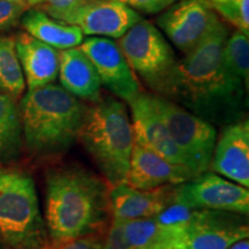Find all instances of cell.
Returning <instances> with one entry per match:
<instances>
[{"instance_id":"obj_31","label":"cell","mask_w":249,"mask_h":249,"mask_svg":"<svg viewBox=\"0 0 249 249\" xmlns=\"http://www.w3.org/2000/svg\"><path fill=\"white\" fill-rule=\"evenodd\" d=\"M24 1H27V0H24Z\"/></svg>"},{"instance_id":"obj_3","label":"cell","mask_w":249,"mask_h":249,"mask_svg":"<svg viewBox=\"0 0 249 249\" xmlns=\"http://www.w3.org/2000/svg\"><path fill=\"white\" fill-rule=\"evenodd\" d=\"M87 111L81 99L54 83L28 91L18 108L28 149L42 156L68 150L79 139Z\"/></svg>"},{"instance_id":"obj_18","label":"cell","mask_w":249,"mask_h":249,"mask_svg":"<svg viewBox=\"0 0 249 249\" xmlns=\"http://www.w3.org/2000/svg\"><path fill=\"white\" fill-rule=\"evenodd\" d=\"M61 87L76 98L97 103L102 98L101 81L90 59L80 48L59 52Z\"/></svg>"},{"instance_id":"obj_26","label":"cell","mask_w":249,"mask_h":249,"mask_svg":"<svg viewBox=\"0 0 249 249\" xmlns=\"http://www.w3.org/2000/svg\"><path fill=\"white\" fill-rule=\"evenodd\" d=\"M134 11L145 14L160 13L180 0H118Z\"/></svg>"},{"instance_id":"obj_15","label":"cell","mask_w":249,"mask_h":249,"mask_svg":"<svg viewBox=\"0 0 249 249\" xmlns=\"http://www.w3.org/2000/svg\"><path fill=\"white\" fill-rule=\"evenodd\" d=\"M191 170L171 163L150 149L134 142L127 185L136 189H154L166 185H179L195 178Z\"/></svg>"},{"instance_id":"obj_12","label":"cell","mask_w":249,"mask_h":249,"mask_svg":"<svg viewBox=\"0 0 249 249\" xmlns=\"http://www.w3.org/2000/svg\"><path fill=\"white\" fill-rule=\"evenodd\" d=\"M95 67L104 86L127 103L141 92L138 80L117 43L103 37H88L79 45Z\"/></svg>"},{"instance_id":"obj_16","label":"cell","mask_w":249,"mask_h":249,"mask_svg":"<svg viewBox=\"0 0 249 249\" xmlns=\"http://www.w3.org/2000/svg\"><path fill=\"white\" fill-rule=\"evenodd\" d=\"M177 185L154 189H136L127 185L111 186L110 203L112 219L134 220L154 218L174 202Z\"/></svg>"},{"instance_id":"obj_28","label":"cell","mask_w":249,"mask_h":249,"mask_svg":"<svg viewBox=\"0 0 249 249\" xmlns=\"http://www.w3.org/2000/svg\"><path fill=\"white\" fill-rule=\"evenodd\" d=\"M227 249H249L248 239H242V240L235 242V244H233L231 247Z\"/></svg>"},{"instance_id":"obj_19","label":"cell","mask_w":249,"mask_h":249,"mask_svg":"<svg viewBox=\"0 0 249 249\" xmlns=\"http://www.w3.org/2000/svg\"><path fill=\"white\" fill-rule=\"evenodd\" d=\"M27 34L55 50L77 48L83 42V34L75 26L50 18L39 8H30L21 17Z\"/></svg>"},{"instance_id":"obj_6","label":"cell","mask_w":249,"mask_h":249,"mask_svg":"<svg viewBox=\"0 0 249 249\" xmlns=\"http://www.w3.org/2000/svg\"><path fill=\"white\" fill-rule=\"evenodd\" d=\"M150 97L171 139L185 157L188 169L196 177L208 172L217 141L213 124L170 99L158 95H150Z\"/></svg>"},{"instance_id":"obj_10","label":"cell","mask_w":249,"mask_h":249,"mask_svg":"<svg viewBox=\"0 0 249 249\" xmlns=\"http://www.w3.org/2000/svg\"><path fill=\"white\" fill-rule=\"evenodd\" d=\"M156 21L171 42L185 53L197 48L223 22L207 0H180Z\"/></svg>"},{"instance_id":"obj_25","label":"cell","mask_w":249,"mask_h":249,"mask_svg":"<svg viewBox=\"0 0 249 249\" xmlns=\"http://www.w3.org/2000/svg\"><path fill=\"white\" fill-rule=\"evenodd\" d=\"M104 234L87 235L82 238L71 239V240L51 244L49 242L45 247L40 249H103L104 247Z\"/></svg>"},{"instance_id":"obj_8","label":"cell","mask_w":249,"mask_h":249,"mask_svg":"<svg viewBox=\"0 0 249 249\" xmlns=\"http://www.w3.org/2000/svg\"><path fill=\"white\" fill-rule=\"evenodd\" d=\"M133 71L151 87L173 66L176 55L161 33L150 21L130 27L117 43Z\"/></svg>"},{"instance_id":"obj_24","label":"cell","mask_w":249,"mask_h":249,"mask_svg":"<svg viewBox=\"0 0 249 249\" xmlns=\"http://www.w3.org/2000/svg\"><path fill=\"white\" fill-rule=\"evenodd\" d=\"M27 8L24 0H0V33L15 26Z\"/></svg>"},{"instance_id":"obj_14","label":"cell","mask_w":249,"mask_h":249,"mask_svg":"<svg viewBox=\"0 0 249 249\" xmlns=\"http://www.w3.org/2000/svg\"><path fill=\"white\" fill-rule=\"evenodd\" d=\"M226 179L249 187V123L239 120L224 127L214 144L210 167Z\"/></svg>"},{"instance_id":"obj_11","label":"cell","mask_w":249,"mask_h":249,"mask_svg":"<svg viewBox=\"0 0 249 249\" xmlns=\"http://www.w3.org/2000/svg\"><path fill=\"white\" fill-rule=\"evenodd\" d=\"M248 235L247 218L242 214L194 209L185 224V239L180 249H227L248 239Z\"/></svg>"},{"instance_id":"obj_27","label":"cell","mask_w":249,"mask_h":249,"mask_svg":"<svg viewBox=\"0 0 249 249\" xmlns=\"http://www.w3.org/2000/svg\"><path fill=\"white\" fill-rule=\"evenodd\" d=\"M76 0H27L28 7L44 8V7H64Z\"/></svg>"},{"instance_id":"obj_17","label":"cell","mask_w":249,"mask_h":249,"mask_svg":"<svg viewBox=\"0 0 249 249\" xmlns=\"http://www.w3.org/2000/svg\"><path fill=\"white\" fill-rule=\"evenodd\" d=\"M15 49L28 90L53 83L59 73V52L27 33L15 37Z\"/></svg>"},{"instance_id":"obj_29","label":"cell","mask_w":249,"mask_h":249,"mask_svg":"<svg viewBox=\"0 0 249 249\" xmlns=\"http://www.w3.org/2000/svg\"><path fill=\"white\" fill-rule=\"evenodd\" d=\"M209 4H223V2L229 1V0H207Z\"/></svg>"},{"instance_id":"obj_13","label":"cell","mask_w":249,"mask_h":249,"mask_svg":"<svg viewBox=\"0 0 249 249\" xmlns=\"http://www.w3.org/2000/svg\"><path fill=\"white\" fill-rule=\"evenodd\" d=\"M128 104L132 111L134 142L150 149L171 163L188 169L185 157L174 144L164 123L156 112L150 95L140 92Z\"/></svg>"},{"instance_id":"obj_5","label":"cell","mask_w":249,"mask_h":249,"mask_svg":"<svg viewBox=\"0 0 249 249\" xmlns=\"http://www.w3.org/2000/svg\"><path fill=\"white\" fill-rule=\"evenodd\" d=\"M0 239L9 249H40L49 244L33 177L0 169Z\"/></svg>"},{"instance_id":"obj_20","label":"cell","mask_w":249,"mask_h":249,"mask_svg":"<svg viewBox=\"0 0 249 249\" xmlns=\"http://www.w3.org/2000/svg\"><path fill=\"white\" fill-rule=\"evenodd\" d=\"M24 88L26 80L15 49V39L0 37V92L17 101L21 98Z\"/></svg>"},{"instance_id":"obj_4","label":"cell","mask_w":249,"mask_h":249,"mask_svg":"<svg viewBox=\"0 0 249 249\" xmlns=\"http://www.w3.org/2000/svg\"><path fill=\"white\" fill-rule=\"evenodd\" d=\"M79 140L111 186L126 182L134 133L123 102L107 97L88 107Z\"/></svg>"},{"instance_id":"obj_9","label":"cell","mask_w":249,"mask_h":249,"mask_svg":"<svg viewBox=\"0 0 249 249\" xmlns=\"http://www.w3.org/2000/svg\"><path fill=\"white\" fill-rule=\"evenodd\" d=\"M174 202L189 209L227 211L248 216V188L214 173L204 172L176 186Z\"/></svg>"},{"instance_id":"obj_1","label":"cell","mask_w":249,"mask_h":249,"mask_svg":"<svg viewBox=\"0 0 249 249\" xmlns=\"http://www.w3.org/2000/svg\"><path fill=\"white\" fill-rule=\"evenodd\" d=\"M227 37L229 30L222 22L150 89L211 124L226 126L242 120L247 107L245 82L233 76L222 60Z\"/></svg>"},{"instance_id":"obj_2","label":"cell","mask_w":249,"mask_h":249,"mask_svg":"<svg viewBox=\"0 0 249 249\" xmlns=\"http://www.w3.org/2000/svg\"><path fill=\"white\" fill-rule=\"evenodd\" d=\"M111 185L91 171L67 165L45 180V226L49 242L104 234L112 220Z\"/></svg>"},{"instance_id":"obj_30","label":"cell","mask_w":249,"mask_h":249,"mask_svg":"<svg viewBox=\"0 0 249 249\" xmlns=\"http://www.w3.org/2000/svg\"><path fill=\"white\" fill-rule=\"evenodd\" d=\"M0 249H7V247H6L4 242L1 241V239H0Z\"/></svg>"},{"instance_id":"obj_22","label":"cell","mask_w":249,"mask_h":249,"mask_svg":"<svg viewBox=\"0 0 249 249\" xmlns=\"http://www.w3.org/2000/svg\"><path fill=\"white\" fill-rule=\"evenodd\" d=\"M222 60L224 66L233 76L247 85L249 75V40L247 34L236 29L227 37L223 46Z\"/></svg>"},{"instance_id":"obj_21","label":"cell","mask_w":249,"mask_h":249,"mask_svg":"<svg viewBox=\"0 0 249 249\" xmlns=\"http://www.w3.org/2000/svg\"><path fill=\"white\" fill-rule=\"evenodd\" d=\"M20 112L9 96L0 92V157L12 158L21 147Z\"/></svg>"},{"instance_id":"obj_7","label":"cell","mask_w":249,"mask_h":249,"mask_svg":"<svg viewBox=\"0 0 249 249\" xmlns=\"http://www.w3.org/2000/svg\"><path fill=\"white\" fill-rule=\"evenodd\" d=\"M49 17L75 26L83 36L120 38L142 17L118 0H76L64 7L39 8Z\"/></svg>"},{"instance_id":"obj_23","label":"cell","mask_w":249,"mask_h":249,"mask_svg":"<svg viewBox=\"0 0 249 249\" xmlns=\"http://www.w3.org/2000/svg\"><path fill=\"white\" fill-rule=\"evenodd\" d=\"M210 6L238 30L249 35V0H229Z\"/></svg>"}]
</instances>
